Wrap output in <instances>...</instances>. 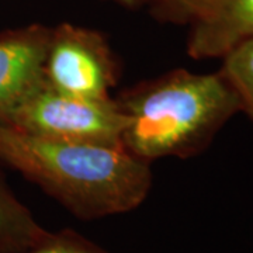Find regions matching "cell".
<instances>
[{"label":"cell","instance_id":"6","mask_svg":"<svg viewBox=\"0 0 253 253\" xmlns=\"http://www.w3.org/2000/svg\"><path fill=\"white\" fill-rule=\"evenodd\" d=\"M253 38V0H219L207 16L190 24L187 54L197 61L222 58Z\"/></svg>","mask_w":253,"mask_h":253},{"label":"cell","instance_id":"9","mask_svg":"<svg viewBox=\"0 0 253 253\" xmlns=\"http://www.w3.org/2000/svg\"><path fill=\"white\" fill-rule=\"evenodd\" d=\"M218 1L219 0H149L148 6L158 21L190 26L207 16Z\"/></svg>","mask_w":253,"mask_h":253},{"label":"cell","instance_id":"10","mask_svg":"<svg viewBox=\"0 0 253 253\" xmlns=\"http://www.w3.org/2000/svg\"><path fill=\"white\" fill-rule=\"evenodd\" d=\"M21 253H110L73 229L49 232L44 241Z\"/></svg>","mask_w":253,"mask_h":253},{"label":"cell","instance_id":"3","mask_svg":"<svg viewBox=\"0 0 253 253\" xmlns=\"http://www.w3.org/2000/svg\"><path fill=\"white\" fill-rule=\"evenodd\" d=\"M6 124L48 139L121 145L126 116L113 97L69 94L52 87L44 78Z\"/></svg>","mask_w":253,"mask_h":253},{"label":"cell","instance_id":"7","mask_svg":"<svg viewBox=\"0 0 253 253\" xmlns=\"http://www.w3.org/2000/svg\"><path fill=\"white\" fill-rule=\"evenodd\" d=\"M49 234L0 174V253H21Z\"/></svg>","mask_w":253,"mask_h":253},{"label":"cell","instance_id":"1","mask_svg":"<svg viewBox=\"0 0 253 253\" xmlns=\"http://www.w3.org/2000/svg\"><path fill=\"white\" fill-rule=\"evenodd\" d=\"M0 161L82 221L134 211L154 181L151 163L123 145L48 139L9 124H0Z\"/></svg>","mask_w":253,"mask_h":253},{"label":"cell","instance_id":"5","mask_svg":"<svg viewBox=\"0 0 253 253\" xmlns=\"http://www.w3.org/2000/svg\"><path fill=\"white\" fill-rule=\"evenodd\" d=\"M51 27L30 24L0 34V124H6L44 81V63Z\"/></svg>","mask_w":253,"mask_h":253},{"label":"cell","instance_id":"2","mask_svg":"<svg viewBox=\"0 0 253 253\" xmlns=\"http://www.w3.org/2000/svg\"><path fill=\"white\" fill-rule=\"evenodd\" d=\"M114 100L126 116L121 145L148 163L204 152L221 128L241 113L235 90L219 71L173 69L136 83Z\"/></svg>","mask_w":253,"mask_h":253},{"label":"cell","instance_id":"8","mask_svg":"<svg viewBox=\"0 0 253 253\" xmlns=\"http://www.w3.org/2000/svg\"><path fill=\"white\" fill-rule=\"evenodd\" d=\"M221 59L219 72L235 90L241 113L253 121V38L235 46Z\"/></svg>","mask_w":253,"mask_h":253},{"label":"cell","instance_id":"4","mask_svg":"<svg viewBox=\"0 0 253 253\" xmlns=\"http://www.w3.org/2000/svg\"><path fill=\"white\" fill-rule=\"evenodd\" d=\"M120 66L103 33L72 23L51 27L45 81L58 90L86 99H110Z\"/></svg>","mask_w":253,"mask_h":253},{"label":"cell","instance_id":"11","mask_svg":"<svg viewBox=\"0 0 253 253\" xmlns=\"http://www.w3.org/2000/svg\"><path fill=\"white\" fill-rule=\"evenodd\" d=\"M104 1H111L118 6H123L126 9H139L142 6H148L149 0H104Z\"/></svg>","mask_w":253,"mask_h":253}]
</instances>
